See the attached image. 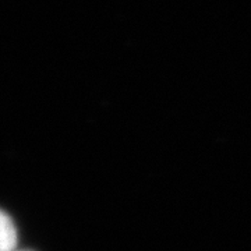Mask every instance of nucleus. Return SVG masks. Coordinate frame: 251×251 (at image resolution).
Returning a JSON list of instances; mask_svg holds the SVG:
<instances>
[{
	"mask_svg": "<svg viewBox=\"0 0 251 251\" xmlns=\"http://www.w3.org/2000/svg\"><path fill=\"white\" fill-rule=\"evenodd\" d=\"M14 251H29V250H14Z\"/></svg>",
	"mask_w": 251,
	"mask_h": 251,
	"instance_id": "obj_2",
	"label": "nucleus"
},
{
	"mask_svg": "<svg viewBox=\"0 0 251 251\" xmlns=\"http://www.w3.org/2000/svg\"><path fill=\"white\" fill-rule=\"evenodd\" d=\"M17 246V229L13 219L6 212L0 216V250L14 251Z\"/></svg>",
	"mask_w": 251,
	"mask_h": 251,
	"instance_id": "obj_1",
	"label": "nucleus"
}]
</instances>
